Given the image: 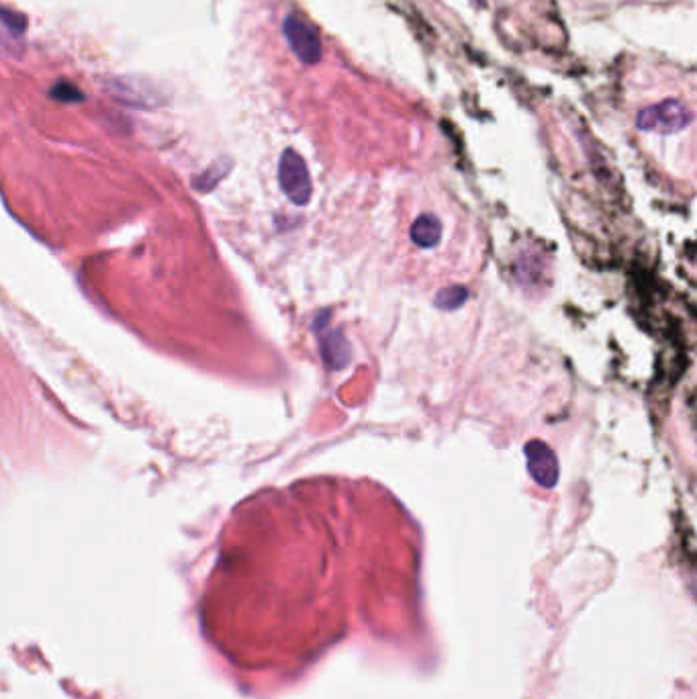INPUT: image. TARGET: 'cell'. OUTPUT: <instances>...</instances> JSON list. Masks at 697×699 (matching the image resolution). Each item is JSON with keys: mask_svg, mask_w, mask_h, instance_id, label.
<instances>
[{"mask_svg": "<svg viewBox=\"0 0 697 699\" xmlns=\"http://www.w3.org/2000/svg\"><path fill=\"white\" fill-rule=\"evenodd\" d=\"M0 23H3L15 35L25 33V29H27V17L23 13H15L11 9H0Z\"/></svg>", "mask_w": 697, "mask_h": 699, "instance_id": "30bf717a", "label": "cell"}, {"mask_svg": "<svg viewBox=\"0 0 697 699\" xmlns=\"http://www.w3.org/2000/svg\"><path fill=\"white\" fill-rule=\"evenodd\" d=\"M113 99L129 107H156L162 103V95L152 82L139 78H115L107 84Z\"/></svg>", "mask_w": 697, "mask_h": 699, "instance_id": "5b68a950", "label": "cell"}, {"mask_svg": "<svg viewBox=\"0 0 697 699\" xmlns=\"http://www.w3.org/2000/svg\"><path fill=\"white\" fill-rule=\"evenodd\" d=\"M467 299H469V289L467 287L452 285V287H446V289L438 291L434 303L442 311H454V309H460L464 303H467Z\"/></svg>", "mask_w": 697, "mask_h": 699, "instance_id": "ba28073f", "label": "cell"}, {"mask_svg": "<svg viewBox=\"0 0 697 699\" xmlns=\"http://www.w3.org/2000/svg\"><path fill=\"white\" fill-rule=\"evenodd\" d=\"M691 113L685 105L675 99L663 101L655 107H648L638 115V127L642 131H657V133H677L691 123Z\"/></svg>", "mask_w": 697, "mask_h": 699, "instance_id": "7a4b0ae2", "label": "cell"}, {"mask_svg": "<svg viewBox=\"0 0 697 699\" xmlns=\"http://www.w3.org/2000/svg\"><path fill=\"white\" fill-rule=\"evenodd\" d=\"M278 184H281L285 197L293 205L305 207L311 201V176L305 160L295 150H285V154L281 156V162H278Z\"/></svg>", "mask_w": 697, "mask_h": 699, "instance_id": "6da1fadb", "label": "cell"}, {"mask_svg": "<svg viewBox=\"0 0 697 699\" xmlns=\"http://www.w3.org/2000/svg\"><path fill=\"white\" fill-rule=\"evenodd\" d=\"M411 240L424 250L436 248L442 240V221L432 213L420 215L411 225Z\"/></svg>", "mask_w": 697, "mask_h": 699, "instance_id": "52a82bcc", "label": "cell"}, {"mask_svg": "<svg viewBox=\"0 0 697 699\" xmlns=\"http://www.w3.org/2000/svg\"><path fill=\"white\" fill-rule=\"evenodd\" d=\"M526 458H528V473L540 487L544 489L556 487L561 477V466H559V458H556L554 450L546 442L530 440L526 444Z\"/></svg>", "mask_w": 697, "mask_h": 699, "instance_id": "277c9868", "label": "cell"}, {"mask_svg": "<svg viewBox=\"0 0 697 699\" xmlns=\"http://www.w3.org/2000/svg\"><path fill=\"white\" fill-rule=\"evenodd\" d=\"M319 346H321L323 362L328 364L332 370L344 368L350 362V358H352L350 344H348V340H346V336L342 332L323 334Z\"/></svg>", "mask_w": 697, "mask_h": 699, "instance_id": "8992f818", "label": "cell"}, {"mask_svg": "<svg viewBox=\"0 0 697 699\" xmlns=\"http://www.w3.org/2000/svg\"><path fill=\"white\" fill-rule=\"evenodd\" d=\"M283 33H285V39L291 45L293 54L303 64L315 66L321 60V56H323L321 39H319L317 31L309 23H305L297 15H289L285 19V23H283Z\"/></svg>", "mask_w": 697, "mask_h": 699, "instance_id": "3957f363", "label": "cell"}, {"mask_svg": "<svg viewBox=\"0 0 697 699\" xmlns=\"http://www.w3.org/2000/svg\"><path fill=\"white\" fill-rule=\"evenodd\" d=\"M50 97L54 101H60V103H82L84 101V95L78 90V86L68 82V80L56 82L50 90Z\"/></svg>", "mask_w": 697, "mask_h": 699, "instance_id": "9c48e42d", "label": "cell"}]
</instances>
